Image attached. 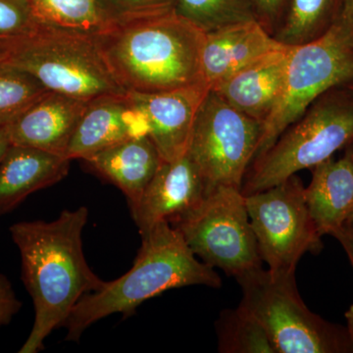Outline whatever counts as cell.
Segmentation results:
<instances>
[{"label": "cell", "instance_id": "6da1fadb", "mask_svg": "<svg viewBox=\"0 0 353 353\" xmlns=\"http://www.w3.org/2000/svg\"><path fill=\"white\" fill-rule=\"evenodd\" d=\"M88 218V208L82 206L66 209L51 222H19L9 229L19 250L22 281L34 307V325L20 353L43 350L44 340L65 326L79 301L104 285L83 252Z\"/></svg>", "mask_w": 353, "mask_h": 353}, {"label": "cell", "instance_id": "7a4b0ae2", "mask_svg": "<svg viewBox=\"0 0 353 353\" xmlns=\"http://www.w3.org/2000/svg\"><path fill=\"white\" fill-rule=\"evenodd\" d=\"M204 34L173 8L113 21L92 38L121 87L128 92L152 94L205 85Z\"/></svg>", "mask_w": 353, "mask_h": 353}, {"label": "cell", "instance_id": "3957f363", "mask_svg": "<svg viewBox=\"0 0 353 353\" xmlns=\"http://www.w3.org/2000/svg\"><path fill=\"white\" fill-rule=\"evenodd\" d=\"M141 236V245L132 268L117 280L104 282L101 289L85 294L77 303L64 326L67 341H79L88 327L109 315H132L141 303L166 290L222 285L214 268L196 259L183 234L170 223H157Z\"/></svg>", "mask_w": 353, "mask_h": 353}, {"label": "cell", "instance_id": "277c9868", "mask_svg": "<svg viewBox=\"0 0 353 353\" xmlns=\"http://www.w3.org/2000/svg\"><path fill=\"white\" fill-rule=\"evenodd\" d=\"M353 141V92L345 85L316 99L276 143L250 165L241 192L250 196L314 168Z\"/></svg>", "mask_w": 353, "mask_h": 353}, {"label": "cell", "instance_id": "5b68a950", "mask_svg": "<svg viewBox=\"0 0 353 353\" xmlns=\"http://www.w3.org/2000/svg\"><path fill=\"white\" fill-rule=\"evenodd\" d=\"M8 44L4 62L27 72L50 92L85 102L128 92L90 34L41 24L32 34Z\"/></svg>", "mask_w": 353, "mask_h": 353}, {"label": "cell", "instance_id": "8992f818", "mask_svg": "<svg viewBox=\"0 0 353 353\" xmlns=\"http://www.w3.org/2000/svg\"><path fill=\"white\" fill-rule=\"evenodd\" d=\"M240 305L260 323L276 353H340L353 350L347 331L309 310L297 290L294 273L259 268L236 279Z\"/></svg>", "mask_w": 353, "mask_h": 353}, {"label": "cell", "instance_id": "52a82bcc", "mask_svg": "<svg viewBox=\"0 0 353 353\" xmlns=\"http://www.w3.org/2000/svg\"><path fill=\"white\" fill-rule=\"evenodd\" d=\"M353 82V39L343 14L311 43L290 46L282 97L264 123L255 159L263 155L309 106L332 88ZM252 161V162H253Z\"/></svg>", "mask_w": 353, "mask_h": 353}, {"label": "cell", "instance_id": "ba28073f", "mask_svg": "<svg viewBox=\"0 0 353 353\" xmlns=\"http://www.w3.org/2000/svg\"><path fill=\"white\" fill-rule=\"evenodd\" d=\"M170 224L203 263L227 275L238 279L262 267L241 190L216 188L196 208Z\"/></svg>", "mask_w": 353, "mask_h": 353}, {"label": "cell", "instance_id": "9c48e42d", "mask_svg": "<svg viewBox=\"0 0 353 353\" xmlns=\"http://www.w3.org/2000/svg\"><path fill=\"white\" fill-rule=\"evenodd\" d=\"M263 128V123L209 90L197 112L187 152L203 179L206 196L218 187L241 190Z\"/></svg>", "mask_w": 353, "mask_h": 353}, {"label": "cell", "instance_id": "30bf717a", "mask_svg": "<svg viewBox=\"0 0 353 353\" xmlns=\"http://www.w3.org/2000/svg\"><path fill=\"white\" fill-rule=\"evenodd\" d=\"M245 197L260 257L269 270L296 273L304 253L321 250V236L311 218L305 187L299 176Z\"/></svg>", "mask_w": 353, "mask_h": 353}, {"label": "cell", "instance_id": "8fae6325", "mask_svg": "<svg viewBox=\"0 0 353 353\" xmlns=\"http://www.w3.org/2000/svg\"><path fill=\"white\" fill-rule=\"evenodd\" d=\"M206 196L203 179L185 153L172 161H162L143 196L130 206L139 234L162 221L172 223L189 212Z\"/></svg>", "mask_w": 353, "mask_h": 353}, {"label": "cell", "instance_id": "7c38bea8", "mask_svg": "<svg viewBox=\"0 0 353 353\" xmlns=\"http://www.w3.org/2000/svg\"><path fill=\"white\" fill-rule=\"evenodd\" d=\"M209 90L206 85H196L152 94L128 92L164 161L187 153L197 112Z\"/></svg>", "mask_w": 353, "mask_h": 353}, {"label": "cell", "instance_id": "4fadbf2b", "mask_svg": "<svg viewBox=\"0 0 353 353\" xmlns=\"http://www.w3.org/2000/svg\"><path fill=\"white\" fill-rule=\"evenodd\" d=\"M148 136L145 117L129 94H108L87 102L70 141L66 158L82 159L127 139Z\"/></svg>", "mask_w": 353, "mask_h": 353}, {"label": "cell", "instance_id": "5bb4252c", "mask_svg": "<svg viewBox=\"0 0 353 353\" xmlns=\"http://www.w3.org/2000/svg\"><path fill=\"white\" fill-rule=\"evenodd\" d=\"M290 51V46L282 44L210 90L230 105L264 125L282 97Z\"/></svg>", "mask_w": 353, "mask_h": 353}, {"label": "cell", "instance_id": "9a60e30c", "mask_svg": "<svg viewBox=\"0 0 353 353\" xmlns=\"http://www.w3.org/2000/svg\"><path fill=\"white\" fill-rule=\"evenodd\" d=\"M87 102L46 92L6 127L11 145L65 157Z\"/></svg>", "mask_w": 353, "mask_h": 353}, {"label": "cell", "instance_id": "2e32d148", "mask_svg": "<svg viewBox=\"0 0 353 353\" xmlns=\"http://www.w3.org/2000/svg\"><path fill=\"white\" fill-rule=\"evenodd\" d=\"M281 46L259 20L205 32L201 50L204 83L212 90L239 70Z\"/></svg>", "mask_w": 353, "mask_h": 353}, {"label": "cell", "instance_id": "e0dca14e", "mask_svg": "<svg viewBox=\"0 0 353 353\" xmlns=\"http://www.w3.org/2000/svg\"><path fill=\"white\" fill-rule=\"evenodd\" d=\"M68 158L27 146H9L0 160V215L10 212L37 190L68 174Z\"/></svg>", "mask_w": 353, "mask_h": 353}, {"label": "cell", "instance_id": "ac0fdd59", "mask_svg": "<svg viewBox=\"0 0 353 353\" xmlns=\"http://www.w3.org/2000/svg\"><path fill=\"white\" fill-rule=\"evenodd\" d=\"M83 161L95 174L120 189L132 206L163 160L150 137L141 136L101 150Z\"/></svg>", "mask_w": 353, "mask_h": 353}, {"label": "cell", "instance_id": "d6986e66", "mask_svg": "<svg viewBox=\"0 0 353 353\" xmlns=\"http://www.w3.org/2000/svg\"><path fill=\"white\" fill-rule=\"evenodd\" d=\"M305 188L309 212L320 236L333 234L347 222L353 209V161L350 153L316 165Z\"/></svg>", "mask_w": 353, "mask_h": 353}, {"label": "cell", "instance_id": "ffe728a7", "mask_svg": "<svg viewBox=\"0 0 353 353\" xmlns=\"http://www.w3.org/2000/svg\"><path fill=\"white\" fill-rule=\"evenodd\" d=\"M345 0H289L274 38L288 46L322 37L343 12Z\"/></svg>", "mask_w": 353, "mask_h": 353}, {"label": "cell", "instance_id": "44dd1931", "mask_svg": "<svg viewBox=\"0 0 353 353\" xmlns=\"http://www.w3.org/2000/svg\"><path fill=\"white\" fill-rule=\"evenodd\" d=\"M41 24L95 36L113 20L99 0H28Z\"/></svg>", "mask_w": 353, "mask_h": 353}, {"label": "cell", "instance_id": "7402d4cb", "mask_svg": "<svg viewBox=\"0 0 353 353\" xmlns=\"http://www.w3.org/2000/svg\"><path fill=\"white\" fill-rule=\"evenodd\" d=\"M216 328L220 352L276 353L263 327L241 305L223 311Z\"/></svg>", "mask_w": 353, "mask_h": 353}, {"label": "cell", "instance_id": "603a6c76", "mask_svg": "<svg viewBox=\"0 0 353 353\" xmlns=\"http://www.w3.org/2000/svg\"><path fill=\"white\" fill-rule=\"evenodd\" d=\"M174 10L204 32L259 20L252 0H174Z\"/></svg>", "mask_w": 353, "mask_h": 353}, {"label": "cell", "instance_id": "cb8c5ba5", "mask_svg": "<svg viewBox=\"0 0 353 353\" xmlns=\"http://www.w3.org/2000/svg\"><path fill=\"white\" fill-rule=\"evenodd\" d=\"M46 92L27 72L6 62L0 63V127L8 126Z\"/></svg>", "mask_w": 353, "mask_h": 353}, {"label": "cell", "instance_id": "d4e9b609", "mask_svg": "<svg viewBox=\"0 0 353 353\" xmlns=\"http://www.w3.org/2000/svg\"><path fill=\"white\" fill-rule=\"evenodd\" d=\"M41 24L28 0H0V43L25 38Z\"/></svg>", "mask_w": 353, "mask_h": 353}, {"label": "cell", "instance_id": "484cf974", "mask_svg": "<svg viewBox=\"0 0 353 353\" xmlns=\"http://www.w3.org/2000/svg\"><path fill=\"white\" fill-rule=\"evenodd\" d=\"M113 21L163 12L174 8V0H99Z\"/></svg>", "mask_w": 353, "mask_h": 353}, {"label": "cell", "instance_id": "4316f807", "mask_svg": "<svg viewBox=\"0 0 353 353\" xmlns=\"http://www.w3.org/2000/svg\"><path fill=\"white\" fill-rule=\"evenodd\" d=\"M289 0H252L257 19L269 32H275L287 8Z\"/></svg>", "mask_w": 353, "mask_h": 353}, {"label": "cell", "instance_id": "83f0119b", "mask_svg": "<svg viewBox=\"0 0 353 353\" xmlns=\"http://www.w3.org/2000/svg\"><path fill=\"white\" fill-rule=\"evenodd\" d=\"M21 307L22 303L16 296L10 281L0 274V328L8 325Z\"/></svg>", "mask_w": 353, "mask_h": 353}, {"label": "cell", "instance_id": "f1b7e54d", "mask_svg": "<svg viewBox=\"0 0 353 353\" xmlns=\"http://www.w3.org/2000/svg\"><path fill=\"white\" fill-rule=\"evenodd\" d=\"M332 236H334L347 252L353 267V222H347Z\"/></svg>", "mask_w": 353, "mask_h": 353}, {"label": "cell", "instance_id": "f546056e", "mask_svg": "<svg viewBox=\"0 0 353 353\" xmlns=\"http://www.w3.org/2000/svg\"><path fill=\"white\" fill-rule=\"evenodd\" d=\"M343 17L347 21L348 28L350 30V34H352L353 39V2L350 0H345V6L343 9Z\"/></svg>", "mask_w": 353, "mask_h": 353}, {"label": "cell", "instance_id": "4dcf8cb0", "mask_svg": "<svg viewBox=\"0 0 353 353\" xmlns=\"http://www.w3.org/2000/svg\"><path fill=\"white\" fill-rule=\"evenodd\" d=\"M10 145V139H9L6 127H0V160L4 157Z\"/></svg>", "mask_w": 353, "mask_h": 353}, {"label": "cell", "instance_id": "1f68e13d", "mask_svg": "<svg viewBox=\"0 0 353 353\" xmlns=\"http://www.w3.org/2000/svg\"><path fill=\"white\" fill-rule=\"evenodd\" d=\"M345 318H347V331L348 336H350V340L352 341L353 347V305L350 306V308L348 309L347 313H345Z\"/></svg>", "mask_w": 353, "mask_h": 353}, {"label": "cell", "instance_id": "d6a6232c", "mask_svg": "<svg viewBox=\"0 0 353 353\" xmlns=\"http://www.w3.org/2000/svg\"><path fill=\"white\" fill-rule=\"evenodd\" d=\"M9 44L6 43H0V63H3L8 54Z\"/></svg>", "mask_w": 353, "mask_h": 353}, {"label": "cell", "instance_id": "836d02e7", "mask_svg": "<svg viewBox=\"0 0 353 353\" xmlns=\"http://www.w3.org/2000/svg\"><path fill=\"white\" fill-rule=\"evenodd\" d=\"M347 222H353V209L352 210V212H350V216H348Z\"/></svg>", "mask_w": 353, "mask_h": 353}, {"label": "cell", "instance_id": "e575fe53", "mask_svg": "<svg viewBox=\"0 0 353 353\" xmlns=\"http://www.w3.org/2000/svg\"><path fill=\"white\" fill-rule=\"evenodd\" d=\"M348 88V90H352L353 92V82L348 83V85H345Z\"/></svg>", "mask_w": 353, "mask_h": 353}, {"label": "cell", "instance_id": "d590c367", "mask_svg": "<svg viewBox=\"0 0 353 353\" xmlns=\"http://www.w3.org/2000/svg\"><path fill=\"white\" fill-rule=\"evenodd\" d=\"M350 157H352V161H353V150L352 152H350Z\"/></svg>", "mask_w": 353, "mask_h": 353}, {"label": "cell", "instance_id": "8d00e7d4", "mask_svg": "<svg viewBox=\"0 0 353 353\" xmlns=\"http://www.w3.org/2000/svg\"><path fill=\"white\" fill-rule=\"evenodd\" d=\"M350 1L353 2V0H350Z\"/></svg>", "mask_w": 353, "mask_h": 353}]
</instances>
